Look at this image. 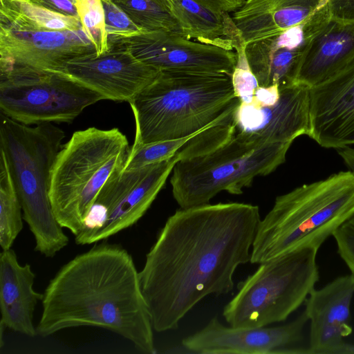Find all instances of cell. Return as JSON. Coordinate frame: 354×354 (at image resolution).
Listing matches in <instances>:
<instances>
[{"instance_id": "8fae6325", "label": "cell", "mask_w": 354, "mask_h": 354, "mask_svg": "<svg viewBox=\"0 0 354 354\" xmlns=\"http://www.w3.org/2000/svg\"><path fill=\"white\" fill-rule=\"evenodd\" d=\"M94 53L83 28L50 30L0 16V66L63 73L68 62Z\"/></svg>"}, {"instance_id": "7c38bea8", "label": "cell", "mask_w": 354, "mask_h": 354, "mask_svg": "<svg viewBox=\"0 0 354 354\" xmlns=\"http://www.w3.org/2000/svg\"><path fill=\"white\" fill-rule=\"evenodd\" d=\"M109 45L128 49L136 58L160 71L232 75L237 53L227 46L205 44L180 34L145 31L129 37H108Z\"/></svg>"}, {"instance_id": "277c9868", "label": "cell", "mask_w": 354, "mask_h": 354, "mask_svg": "<svg viewBox=\"0 0 354 354\" xmlns=\"http://www.w3.org/2000/svg\"><path fill=\"white\" fill-rule=\"evenodd\" d=\"M354 215V172L333 174L278 196L260 220L252 263L266 262L304 247L321 245Z\"/></svg>"}, {"instance_id": "83f0119b", "label": "cell", "mask_w": 354, "mask_h": 354, "mask_svg": "<svg viewBox=\"0 0 354 354\" xmlns=\"http://www.w3.org/2000/svg\"><path fill=\"white\" fill-rule=\"evenodd\" d=\"M346 166L354 172V148L346 147L337 150ZM337 252L354 275V215L347 220L333 235Z\"/></svg>"}, {"instance_id": "484cf974", "label": "cell", "mask_w": 354, "mask_h": 354, "mask_svg": "<svg viewBox=\"0 0 354 354\" xmlns=\"http://www.w3.org/2000/svg\"><path fill=\"white\" fill-rule=\"evenodd\" d=\"M197 135V134H196ZM196 135L176 140L132 145L123 170H129L156 164L174 156L176 152Z\"/></svg>"}, {"instance_id": "ffe728a7", "label": "cell", "mask_w": 354, "mask_h": 354, "mask_svg": "<svg viewBox=\"0 0 354 354\" xmlns=\"http://www.w3.org/2000/svg\"><path fill=\"white\" fill-rule=\"evenodd\" d=\"M35 274L28 263L21 265L10 248L0 254V325L29 337L37 335L34 311L44 293L33 288Z\"/></svg>"}, {"instance_id": "2e32d148", "label": "cell", "mask_w": 354, "mask_h": 354, "mask_svg": "<svg viewBox=\"0 0 354 354\" xmlns=\"http://www.w3.org/2000/svg\"><path fill=\"white\" fill-rule=\"evenodd\" d=\"M308 136L322 147L354 145V58L309 88Z\"/></svg>"}, {"instance_id": "d6986e66", "label": "cell", "mask_w": 354, "mask_h": 354, "mask_svg": "<svg viewBox=\"0 0 354 354\" xmlns=\"http://www.w3.org/2000/svg\"><path fill=\"white\" fill-rule=\"evenodd\" d=\"M328 10V0H258L232 12L244 43L272 37Z\"/></svg>"}, {"instance_id": "5bb4252c", "label": "cell", "mask_w": 354, "mask_h": 354, "mask_svg": "<svg viewBox=\"0 0 354 354\" xmlns=\"http://www.w3.org/2000/svg\"><path fill=\"white\" fill-rule=\"evenodd\" d=\"M308 322L304 311L293 321L281 326L234 328L213 317L202 329L182 340L188 351L201 354L304 353L292 348L303 338Z\"/></svg>"}, {"instance_id": "44dd1931", "label": "cell", "mask_w": 354, "mask_h": 354, "mask_svg": "<svg viewBox=\"0 0 354 354\" xmlns=\"http://www.w3.org/2000/svg\"><path fill=\"white\" fill-rule=\"evenodd\" d=\"M354 58V22L330 19L308 44L296 83L308 88L328 78Z\"/></svg>"}, {"instance_id": "ac0fdd59", "label": "cell", "mask_w": 354, "mask_h": 354, "mask_svg": "<svg viewBox=\"0 0 354 354\" xmlns=\"http://www.w3.org/2000/svg\"><path fill=\"white\" fill-rule=\"evenodd\" d=\"M354 297V275L334 279L319 289L314 288L306 300L310 322V354H338L353 332L351 307Z\"/></svg>"}, {"instance_id": "4316f807", "label": "cell", "mask_w": 354, "mask_h": 354, "mask_svg": "<svg viewBox=\"0 0 354 354\" xmlns=\"http://www.w3.org/2000/svg\"><path fill=\"white\" fill-rule=\"evenodd\" d=\"M77 12L83 30L95 46L97 55L109 49L102 0H77Z\"/></svg>"}, {"instance_id": "4dcf8cb0", "label": "cell", "mask_w": 354, "mask_h": 354, "mask_svg": "<svg viewBox=\"0 0 354 354\" xmlns=\"http://www.w3.org/2000/svg\"><path fill=\"white\" fill-rule=\"evenodd\" d=\"M330 19L354 22V0H328Z\"/></svg>"}, {"instance_id": "8992f818", "label": "cell", "mask_w": 354, "mask_h": 354, "mask_svg": "<svg viewBox=\"0 0 354 354\" xmlns=\"http://www.w3.org/2000/svg\"><path fill=\"white\" fill-rule=\"evenodd\" d=\"M130 147L118 128L89 127L73 133L55 161L49 196L55 216L74 236L83 229L108 178L122 166Z\"/></svg>"}, {"instance_id": "30bf717a", "label": "cell", "mask_w": 354, "mask_h": 354, "mask_svg": "<svg viewBox=\"0 0 354 354\" xmlns=\"http://www.w3.org/2000/svg\"><path fill=\"white\" fill-rule=\"evenodd\" d=\"M179 160L171 158L140 168L123 170L108 178L97 195L75 243L86 245L104 240L136 223L163 187Z\"/></svg>"}, {"instance_id": "9c48e42d", "label": "cell", "mask_w": 354, "mask_h": 354, "mask_svg": "<svg viewBox=\"0 0 354 354\" xmlns=\"http://www.w3.org/2000/svg\"><path fill=\"white\" fill-rule=\"evenodd\" d=\"M0 109L26 125L73 122L102 97L64 73L0 66Z\"/></svg>"}, {"instance_id": "7402d4cb", "label": "cell", "mask_w": 354, "mask_h": 354, "mask_svg": "<svg viewBox=\"0 0 354 354\" xmlns=\"http://www.w3.org/2000/svg\"><path fill=\"white\" fill-rule=\"evenodd\" d=\"M158 1L176 19L186 38L233 49L243 41L229 12L213 11L194 0Z\"/></svg>"}, {"instance_id": "5b68a950", "label": "cell", "mask_w": 354, "mask_h": 354, "mask_svg": "<svg viewBox=\"0 0 354 354\" xmlns=\"http://www.w3.org/2000/svg\"><path fill=\"white\" fill-rule=\"evenodd\" d=\"M65 138L52 122L33 127L1 112L0 150L6 156L24 221L35 239V250L53 257L68 243L53 212L50 196L53 167Z\"/></svg>"}, {"instance_id": "7a4b0ae2", "label": "cell", "mask_w": 354, "mask_h": 354, "mask_svg": "<svg viewBox=\"0 0 354 354\" xmlns=\"http://www.w3.org/2000/svg\"><path fill=\"white\" fill-rule=\"evenodd\" d=\"M37 335L95 326L129 340L139 351L156 353L153 325L129 253L102 243L63 266L44 292Z\"/></svg>"}, {"instance_id": "d4e9b609", "label": "cell", "mask_w": 354, "mask_h": 354, "mask_svg": "<svg viewBox=\"0 0 354 354\" xmlns=\"http://www.w3.org/2000/svg\"><path fill=\"white\" fill-rule=\"evenodd\" d=\"M145 31H162L181 35L180 28L167 8L158 0L113 1Z\"/></svg>"}, {"instance_id": "f35d334b", "label": "cell", "mask_w": 354, "mask_h": 354, "mask_svg": "<svg viewBox=\"0 0 354 354\" xmlns=\"http://www.w3.org/2000/svg\"><path fill=\"white\" fill-rule=\"evenodd\" d=\"M28 1H30V0H28Z\"/></svg>"}, {"instance_id": "9a60e30c", "label": "cell", "mask_w": 354, "mask_h": 354, "mask_svg": "<svg viewBox=\"0 0 354 354\" xmlns=\"http://www.w3.org/2000/svg\"><path fill=\"white\" fill-rule=\"evenodd\" d=\"M272 105L240 102L234 115V133L259 144L290 142L309 131V88H280Z\"/></svg>"}, {"instance_id": "f1b7e54d", "label": "cell", "mask_w": 354, "mask_h": 354, "mask_svg": "<svg viewBox=\"0 0 354 354\" xmlns=\"http://www.w3.org/2000/svg\"><path fill=\"white\" fill-rule=\"evenodd\" d=\"M245 44L242 43L235 48L237 62L232 75L234 92L240 102L250 103L252 101L258 82L248 65L245 54Z\"/></svg>"}, {"instance_id": "3957f363", "label": "cell", "mask_w": 354, "mask_h": 354, "mask_svg": "<svg viewBox=\"0 0 354 354\" xmlns=\"http://www.w3.org/2000/svg\"><path fill=\"white\" fill-rule=\"evenodd\" d=\"M136 133L133 145L183 138L230 121L240 104L226 73L160 71L129 102Z\"/></svg>"}, {"instance_id": "e575fe53", "label": "cell", "mask_w": 354, "mask_h": 354, "mask_svg": "<svg viewBox=\"0 0 354 354\" xmlns=\"http://www.w3.org/2000/svg\"><path fill=\"white\" fill-rule=\"evenodd\" d=\"M339 354H354V344L345 343L340 348Z\"/></svg>"}, {"instance_id": "52a82bcc", "label": "cell", "mask_w": 354, "mask_h": 354, "mask_svg": "<svg viewBox=\"0 0 354 354\" xmlns=\"http://www.w3.org/2000/svg\"><path fill=\"white\" fill-rule=\"evenodd\" d=\"M291 145L259 144L234 133L205 153L176 162L170 178L173 196L185 209L209 203L223 191L241 194L256 177L282 165Z\"/></svg>"}, {"instance_id": "d6a6232c", "label": "cell", "mask_w": 354, "mask_h": 354, "mask_svg": "<svg viewBox=\"0 0 354 354\" xmlns=\"http://www.w3.org/2000/svg\"><path fill=\"white\" fill-rule=\"evenodd\" d=\"M280 88L277 85L268 87L259 86L255 90L252 102L261 106L274 104L280 97Z\"/></svg>"}, {"instance_id": "8d00e7d4", "label": "cell", "mask_w": 354, "mask_h": 354, "mask_svg": "<svg viewBox=\"0 0 354 354\" xmlns=\"http://www.w3.org/2000/svg\"><path fill=\"white\" fill-rule=\"evenodd\" d=\"M258 1V0H249L248 2H252V1Z\"/></svg>"}, {"instance_id": "603a6c76", "label": "cell", "mask_w": 354, "mask_h": 354, "mask_svg": "<svg viewBox=\"0 0 354 354\" xmlns=\"http://www.w3.org/2000/svg\"><path fill=\"white\" fill-rule=\"evenodd\" d=\"M22 207L4 153L0 150V245L10 249L23 229Z\"/></svg>"}, {"instance_id": "836d02e7", "label": "cell", "mask_w": 354, "mask_h": 354, "mask_svg": "<svg viewBox=\"0 0 354 354\" xmlns=\"http://www.w3.org/2000/svg\"><path fill=\"white\" fill-rule=\"evenodd\" d=\"M216 12H233L243 6L240 0H194Z\"/></svg>"}, {"instance_id": "ba28073f", "label": "cell", "mask_w": 354, "mask_h": 354, "mask_svg": "<svg viewBox=\"0 0 354 354\" xmlns=\"http://www.w3.org/2000/svg\"><path fill=\"white\" fill-rule=\"evenodd\" d=\"M319 248L304 247L259 264L237 285L223 308L234 328H257L283 322L306 301L319 279Z\"/></svg>"}, {"instance_id": "e0dca14e", "label": "cell", "mask_w": 354, "mask_h": 354, "mask_svg": "<svg viewBox=\"0 0 354 354\" xmlns=\"http://www.w3.org/2000/svg\"><path fill=\"white\" fill-rule=\"evenodd\" d=\"M330 20L329 12L326 10L278 35L246 44V59L259 86L283 88L296 84L308 44Z\"/></svg>"}, {"instance_id": "cb8c5ba5", "label": "cell", "mask_w": 354, "mask_h": 354, "mask_svg": "<svg viewBox=\"0 0 354 354\" xmlns=\"http://www.w3.org/2000/svg\"><path fill=\"white\" fill-rule=\"evenodd\" d=\"M0 12V16L45 30L82 28L79 17L55 12L28 0H1Z\"/></svg>"}, {"instance_id": "f546056e", "label": "cell", "mask_w": 354, "mask_h": 354, "mask_svg": "<svg viewBox=\"0 0 354 354\" xmlns=\"http://www.w3.org/2000/svg\"><path fill=\"white\" fill-rule=\"evenodd\" d=\"M102 2L108 37H129L145 32L138 27L115 1L102 0Z\"/></svg>"}, {"instance_id": "1f68e13d", "label": "cell", "mask_w": 354, "mask_h": 354, "mask_svg": "<svg viewBox=\"0 0 354 354\" xmlns=\"http://www.w3.org/2000/svg\"><path fill=\"white\" fill-rule=\"evenodd\" d=\"M30 1L55 12L79 17L77 0H30Z\"/></svg>"}, {"instance_id": "74e56055", "label": "cell", "mask_w": 354, "mask_h": 354, "mask_svg": "<svg viewBox=\"0 0 354 354\" xmlns=\"http://www.w3.org/2000/svg\"><path fill=\"white\" fill-rule=\"evenodd\" d=\"M113 1H116V0H113Z\"/></svg>"}, {"instance_id": "4fadbf2b", "label": "cell", "mask_w": 354, "mask_h": 354, "mask_svg": "<svg viewBox=\"0 0 354 354\" xmlns=\"http://www.w3.org/2000/svg\"><path fill=\"white\" fill-rule=\"evenodd\" d=\"M160 71L136 58L126 48L109 49L68 62L63 71L71 78L99 94L102 100L130 102L153 82Z\"/></svg>"}, {"instance_id": "d590c367", "label": "cell", "mask_w": 354, "mask_h": 354, "mask_svg": "<svg viewBox=\"0 0 354 354\" xmlns=\"http://www.w3.org/2000/svg\"><path fill=\"white\" fill-rule=\"evenodd\" d=\"M240 1L243 3V5L244 3L248 2L249 0H240Z\"/></svg>"}, {"instance_id": "6da1fadb", "label": "cell", "mask_w": 354, "mask_h": 354, "mask_svg": "<svg viewBox=\"0 0 354 354\" xmlns=\"http://www.w3.org/2000/svg\"><path fill=\"white\" fill-rule=\"evenodd\" d=\"M260 220L259 207L243 203L180 208L167 218L138 272L154 330L178 328L205 297L234 289Z\"/></svg>"}]
</instances>
